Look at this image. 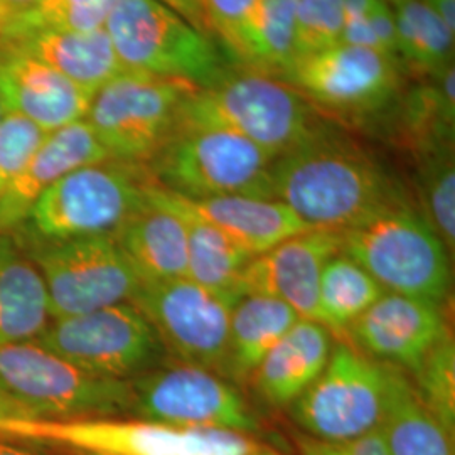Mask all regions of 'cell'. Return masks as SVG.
Segmentation results:
<instances>
[{"label": "cell", "mask_w": 455, "mask_h": 455, "mask_svg": "<svg viewBox=\"0 0 455 455\" xmlns=\"http://www.w3.org/2000/svg\"><path fill=\"white\" fill-rule=\"evenodd\" d=\"M110 159L86 120L51 132L0 197V233L24 223L36 201L71 171Z\"/></svg>", "instance_id": "obj_19"}, {"label": "cell", "mask_w": 455, "mask_h": 455, "mask_svg": "<svg viewBox=\"0 0 455 455\" xmlns=\"http://www.w3.org/2000/svg\"><path fill=\"white\" fill-rule=\"evenodd\" d=\"M105 31L127 71L208 88L231 69L212 36L197 31L161 0H120Z\"/></svg>", "instance_id": "obj_7"}, {"label": "cell", "mask_w": 455, "mask_h": 455, "mask_svg": "<svg viewBox=\"0 0 455 455\" xmlns=\"http://www.w3.org/2000/svg\"><path fill=\"white\" fill-rule=\"evenodd\" d=\"M297 0H257L231 54L243 69L280 78L295 58Z\"/></svg>", "instance_id": "obj_28"}, {"label": "cell", "mask_w": 455, "mask_h": 455, "mask_svg": "<svg viewBox=\"0 0 455 455\" xmlns=\"http://www.w3.org/2000/svg\"><path fill=\"white\" fill-rule=\"evenodd\" d=\"M255 4L257 0H203L210 29L229 58L236 48L244 20Z\"/></svg>", "instance_id": "obj_37"}, {"label": "cell", "mask_w": 455, "mask_h": 455, "mask_svg": "<svg viewBox=\"0 0 455 455\" xmlns=\"http://www.w3.org/2000/svg\"><path fill=\"white\" fill-rule=\"evenodd\" d=\"M274 455H275V454H274Z\"/></svg>", "instance_id": "obj_47"}, {"label": "cell", "mask_w": 455, "mask_h": 455, "mask_svg": "<svg viewBox=\"0 0 455 455\" xmlns=\"http://www.w3.org/2000/svg\"><path fill=\"white\" fill-rule=\"evenodd\" d=\"M171 193V191H169ZM186 212L210 223L240 244L251 257L272 250L299 233L314 229L276 199L251 196H218L188 199L171 193Z\"/></svg>", "instance_id": "obj_20"}, {"label": "cell", "mask_w": 455, "mask_h": 455, "mask_svg": "<svg viewBox=\"0 0 455 455\" xmlns=\"http://www.w3.org/2000/svg\"><path fill=\"white\" fill-rule=\"evenodd\" d=\"M144 282L186 278L188 231L180 212L156 195V180L147 189L139 212L114 235Z\"/></svg>", "instance_id": "obj_22"}, {"label": "cell", "mask_w": 455, "mask_h": 455, "mask_svg": "<svg viewBox=\"0 0 455 455\" xmlns=\"http://www.w3.org/2000/svg\"><path fill=\"white\" fill-rule=\"evenodd\" d=\"M387 4H390V5H395V4H400V2H403V0H385Z\"/></svg>", "instance_id": "obj_45"}, {"label": "cell", "mask_w": 455, "mask_h": 455, "mask_svg": "<svg viewBox=\"0 0 455 455\" xmlns=\"http://www.w3.org/2000/svg\"><path fill=\"white\" fill-rule=\"evenodd\" d=\"M272 195L314 229L342 231L407 199L373 156L323 127L272 164Z\"/></svg>", "instance_id": "obj_1"}, {"label": "cell", "mask_w": 455, "mask_h": 455, "mask_svg": "<svg viewBox=\"0 0 455 455\" xmlns=\"http://www.w3.org/2000/svg\"><path fill=\"white\" fill-rule=\"evenodd\" d=\"M78 455H110V454H100V452H80Z\"/></svg>", "instance_id": "obj_46"}, {"label": "cell", "mask_w": 455, "mask_h": 455, "mask_svg": "<svg viewBox=\"0 0 455 455\" xmlns=\"http://www.w3.org/2000/svg\"><path fill=\"white\" fill-rule=\"evenodd\" d=\"M41 0H0V33L33 12Z\"/></svg>", "instance_id": "obj_40"}, {"label": "cell", "mask_w": 455, "mask_h": 455, "mask_svg": "<svg viewBox=\"0 0 455 455\" xmlns=\"http://www.w3.org/2000/svg\"><path fill=\"white\" fill-rule=\"evenodd\" d=\"M272 164L270 156L233 132L178 127L147 169L161 188L188 199H274Z\"/></svg>", "instance_id": "obj_8"}, {"label": "cell", "mask_w": 455, "mask_h": 455, "mask_svg": "<svg viewBox=\"0 0 455 455\" xmlns=\"http://www.w3.org/2000/svg\"><path fill=\"white\" fill-rule=\"evenodd\" d=\"M342 28V0H297L295 58L341 43Z\"/></svg>", "instance_id": "obj_35"}, {"label": "cell", "mask_w": 455, "mask_h": 455, "mask_svg": "<svg viewBox=\"0 0 455 455\" xmlns=\"http://www.w3.org/2000/svg\"><path fill=\"white\" fill-rule=\"evenodd\" d=\"M385 390V364L339 342L332 346L324 371L289 408L309 437L358 439L378 430Z\"/></svg>", "instance_id": "obj_14"}, {"label": "cell", "mask_w": 455, "mask_h": 455, "mask_svg": "<svg viewBox=\"0 0 455 455\" xmlns=\"http://www.w3.org/2000/svg\"><path fill=\"white\" fill-rule=\"evenodd\" d=\"M0 455H39L37 452H33L26 447H19L16 443L5 442L0 439Z\"/></svg>", "instance_id": "obj_43"}, {"label": "cell", "mask_w": 455, "mask_h": 455, "mask_svg": "<svg viewBox=\"0 0 455 455\" xmlns=\"http://www.w3.org/2000/svg\"><path fill=\"white\" fill-rule=\"evenodd\" d=\"M280 80L293 86L317 114L353 122H368L393 108L403 84L396 60L346 43L297 56Z\"/></svg>", "instance_id": "obj_11"}, {"label": "cell", "mask_w": 455, "mask_h": 455, "mask_svg": "<svg viewBox=\"0 0 455 455\" xmlns=\"http://www.w3.org/2000/svg\"><path fill=\"white\" fill-rule=\"evenodd\" d=\"M341 248L339 231L299 233L248 261L235 283V293L272 297L295 310L300 319L319 323L321 275Z\"/></svg>", "instance_id": "obj_16"}, {"label": "cell", "mask_w": 455, "mask_h": 455, "mask_svg": "<svg viewBox=\"0 0 455 455\" xmlns=\"http://www.w3.org/2000/svg\"><path fill=\"white\" fill-rule=\"evenodd\" d=\"M152 180L144 164L107 159L83 165L54 182L11 233L31 242L115 235L144 206Z\"/></svg>", "instance_id": "obj_4"}, {"label": "cell", "mask_w": 455, "mask_h": 455, "mask_svg": "<svg viewBox=\"0 0 455 455\" xmlns=\"http://www.w3.org/2000/svg\"><path fill=\"white\" fill-rule=\"evenodd\" d=\"M36 341L90 373L125 381L161 366L165 355L133 302L52 319Z\"/></svg>", "instance_id": "obj_12"}, {"label": "cell", "mask_w": 455, "mask_h": 455, "mask_svg": "<svg viewBox=\"0 0 455 455\" xmlns=\"http://www.w3.org/2000/svg\"><path fill=\"white\" fill-rule=\"evenodd\" d=\"M197 90L184 80L124 71L93 95L84 120L110 159L147 165L172 137L184 101Z\"/></svg>", "instance_id": "obj_9"}, {"label": "cell", "mask_w": 455, "mask_h": 455, "mask_svg": "<svg viewBox=\"0 0 455 455\" xmlns=\"http://www.w3.org/2000/svg\"><path fill=\"white\" fill-rule=\"evenodd\" d=\"M26 419H33L24 408L17 405L16 402L0 390V422L5 420H26Z\"/></svg>", "instance_id": "obj_42"}, {"label": "cell", "mask_w": 455, "mask_h": 455, "mask_svg": "<svg viewBox=\"0 0 455 455\" xmlns=\"http://www.w3.org/2000/svg\"><path fill=\"white\" fill-rule=\"evenodd\" d=\"M0 439L48 442L110 455H274L243 434L182 428L148 420H5Z\"/></svg>", "instance_id": "obj_6"}, {"label": "cell", "mask_w": 455, "mask_h": 455, "mask_svg": "<svg viewBox=\"0 0 455 455\" xmlns=\"http://www.w3.org/2000/svg\"><path fill=\"white\" fill-rule=\"evenodd\" d=\"M238 295L189 278L144 282L132 302L156 329L165 353L227 378L229 321Z\"/></svg>", "instance_id": "obj_13"}, {"label": "cell", "mask_w": 455, "mask_h": 455, "mask_svg": "<svg viewBox=\"0 0 455 455\" xmlns=\"http://www.w3.org/2000/svg\"><path fill=\"white\" fill-rule=\"evenodd\" d=\"M51 321L37 267L14 233H0V346L36 341Z\"/></svg>", "instance_id": "obj_24"}, {"label": "cell", "mask_w": 455, "mask_h": 455, "mask_svg": "<svg viewBox=\"0 0 455 455\" xmlns=\"http://www.w3.org/2000/svg\"><path fill=\"white\" fill-rule=\"evenodd\" d=\"M178 127L233 132L275 161L324 124L289 83L253 69H229L184 101Z\"/></svg>", "instance_id": "obj_2"}, {"label": "cell", "mask_w": 455, "mask_h": 455, "mask_svg": "<svg viewBox=\"0 0 455 455\" xmlns=\"http://www.w3.org/2000/svg\"><path fill=\"white\" fill-rule=\"evenodd\" d=\"M0 100L5 114L19 115L51 133L84 120L93 93L31 54L0 46Z\"/></svg>", "instance_id": "obj_18"}, {"label": "cell", "mask_w": 455, "mask_h": 455, "mask_svg": "<svg viewBox=\"0 0 455 455\" xmlns=\"http://www.w3.org/2000/svg\"><path fill=\"white\" fill-rule=\"evenodd\" d=\"M5 108H4V103H2V100H0V124H2V120H4V116H5Z\"/></svg>", "instance_id": "obj_44"}, {"label": "cell", "mask_w": 455, "mask_h": 455, "mask_svg": "<svg viewBox=\"0 0 455 455\" xmlns=\"http://www.w3.org/2000/svg\"><path fill=\"white\" fill-rule=\"evenodd\" d=\"M385 407L378 432L390 455H455L454 434L425 405L403 370L385 364Z\"/></svg>", "instance_id": "obj_25"}, {"label": "cell", "mask_w": 455, "mask_h": 455, "mask_svg": "<svg viewBox=\"0 0 455 455\" xmlns=\"http://www.w3.org/2000/svg\"><path fill=\"white\" fill-rule=\"evenodd\" d=\"M341 251L359 263L387 292L442 302L451 289L449 250L430 221L396 201L339 231Z\"/></svg>", "instance_id": "obj_3"}, {"label": "cell", "mask_w": 455, "mask_h": 455, "mask_svg": "<svg viewBox=\"0 0 455 455\" xmlns=\"http://www.w3.org/2000/svg\"><path fill=\"white\" fill-rule=\"evenodd\" d=\"M0 390L39 420L131 413V381L90 373L37 341L0 346Z\"/></svg>", "instance_id": "obj_5"}, {"label": "cell", "mask_w": 455, "mask_h": 455, "mask_svg": "<svg viewBox=\"0 0 455 455\" xmlns=\"http://www.w3.org/2000/svg\"><path fill=\"white\" fill-rule=\"evenodd\" d=\"M419 188L423 216L437 231L447 250L455 246L454 146H442L417 154Z\"/></svg>", "instance_id": "obj_32"}, {"label": "cell", "mask_w": 455, "mask_h": 455, "mask_svg": "<svg viewBox=\"0 0 455 455\" xmlns=\"http://www.w3.org/2000/svg\"><path fill=\"white\" fill-rule=\"evenodd\" d=\"M0 46L31 54L93 95L103 84L127 71L105 29L82 33L33 28L2 39Z\"/></svg>", "instance_id": "obj_21"}, {"label": "cell", "mask_w": 455, "mask_h": 455, "mask_svg": "<svg viewBox=\"0 0 455 455\" xmlns=\"http://www.w3.org/2000/svg\"><path fill=\"white\" fill-rule=\"evenodd\" d=\"M349 332L378 363L413 373L449 327L439 302L385 292Z\"/></svg>", "instance_id": "obj_17"}, {"label": "cell", "mask_w": 455, "mask_h": 455, "mask_svg": "<svg viewBox=\"0 0 455 455\" xmlns=\"http://www.w3.org/2000/svg\"><path fill=\"white\" fill-rule=\"evenodd\" d=\"M299 319L295 310L272 297H240L229 321L227 378L236 383L251 379L261 361Z\"/></svg>", "instance_id": "obj_26"}, {"label": "cell", "mask_w": 455, "mask_h": 455, "mask_svg": "<svg viewBox=\"0 0 455 455\" xmlns=\"http://www.w3.org/2000/svg\"><path fill=\"white\" fill-rule=\"evenodd\" d=\"M17 242L44 280L52 319L132 302L144 283L114 235Z\"/></svg>", "instance_id": "obj_10"}, {"label": "cell", "mask_w": 455, "mask_h": 455, "mask_svg": "<svg viewBox=\"0 0 455 455\" xmlns=\"http://www.w3.org/2000/svg\"><path fill=\"white\" fill-rule=\"evenodd\" d=\"M398 131L413 154L454 146L455 68L449 65L425 76L395 103Z\"/></svg>", "instance_id": "obj_27"}, {"label": "cell", "mask_w": 455, "mask_h": 455, "mask_svg": "<svg viewBox=\"0 0 455 455\" xmlns=\"http://www.w3.org/2000/svg\"><path fill=\"white\" fill-rule=\"evenodd\" d=\"M46 135L19 115L4 116L0 124V197Z\"/></svg>", "instance_id": "obj_36"}, {"label": "cell", "mask_w": 455, "mask_h": 455, "mask_svg": "<svg viewBox=\"0 0 455 455\" xmlns=\"http://www.w3.org/2000/svg\"><path fill=\"white\" fill-rule=\"evenodd\" d=\"M387 292L373 276L344 251L323 270L319 283V323L334 332L349 327Z\"/></svg>", "instance_id": "obj_30"}, {"label": "cell", "mask_w": 455, "mask_h": 455, "mask_svg": "<svg viewBox=\"0 0 455 455\" xmlns=\"http://www.w3.org/2000/svg\"><path fill=\"white\" fill-rule=\"evenodd\" d=\"M368 22L371 26L378 51L400 63L396 24L390 4H387L385 0H374L373 7L368 12Z\"/></svg>", "instance_id": "obj_39"}, {"label": "cell", "mask_w": 455, "mask_h": 455, "mask_svg": "<svg viewBox=\"0 0 455 455\" xmlns=\"http://www.w3.org/2000/svg\"><path fill=\"white\" fill-rule=\"evenodd\" d=\"M398 37V60L423 76L454 65L455 34L447 29L425 0L391 5Z\"/></svg>", "instance_id": "obj_31"}, {"label": "cell", "mask_w": 455, "mask_h": 455, "mask_svg": "<svg viewBox=\"0 0 455 455\" xmlns=\"http://www.w3.org/2000/svg\"><path fill=\"white\" fill-rule=\"evenodd\" d=\"M451 33L455 34V0H425Z\"/></svg>", "instance_id": "obj_41"}, {"label": "cell", "mask_w": 455, "mask_h": 455, "mask_svg": "<svg viewBox=\"0 0 455 455\" xmlns=\"http://www.w3.org/2000/svg\"><path fill=\"white\" fill-rule=\"evenodd\" d=\"M297 445L300 455H390L378 430L349 440H319L304 434Z\"/></svg>", "instance_id": "obj_38"}, {"label": "cell", "mask_w": 455, "mask_h": 455, "mask_svg": "<svg viewBox=\"0 0 455 455\" xmlns=\"http://www.w3.org/2000/svg\"><path fill=\"white\" fill-rule=\"evenodd\" d=\"M413 376L425 405L454 434L455 342L451 331L427 353Z\"/></svg>", "instance_id": "obj_33"}, {"label": "cell", "mask_w": 455, "mask_h": 455, "mask_svg": "<svg viewBox=\"0 0 455 455\" xmlns=\"http://www.w3.org/2000/svg\"><path fill=\"white\" fill-rule=\"evenodd\" d=\"M120 0H41L33 12L0 33V41L33 28H56L68 31H98Z\"/></svg>", "instance_id": "obj_34"}, {"label": "cell", "mask_w": 455, "mask_h": 455, "mask_svg": "<svg viewBox=\"0 0 455 455\" xmlns=\"http://www.w3.org/2000/svg\"><path fill=\"white\" fill-rule=\"evenodd\" d=\"M332 339L325 325L299 319L276 342L253 374L261 398L274 407H291L324 371Z\"/></svg>", "instance_id": "obj_23"}, {"label": "cell", "mask_w": 455, "mask_h": 455, "mask_svg": "<svg viewBox=\"0 0 455 455\" xmlns=\"http://www.w3.org/2000/svg\"><path fill=\"white\" fill-rule=\"evenodd\" d=\"M132 415L182 428L257 434L259 419L221 374L176 364L157 366L131 379Z\"/></svg>", "instance_id": "obj_15"}, {"label": "cell", "mask_w": 455, "mask_h": 455, "mask_svg": "<svg viewBox=\"0 0 455 455\" xmlns=\"http://www.w3.org/2000/svg\"><path fill=\"white\" fill-rule=\"evenodd\" d=\"M156 195L180 212L188 231L186 278L210 291H233L244 265L253 257L210 223L186 212L172 195L156 182Z\"/></svg>", "instance_id": "obj_29"}]
</instances>
